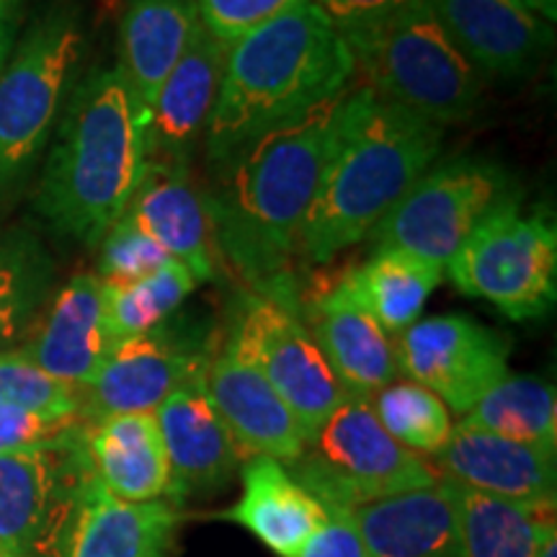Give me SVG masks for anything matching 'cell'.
<instances>
[{
	"label": "cell",
	"mask_w": 557,
	"mask_h": 557,
	"mask_svg": "<svg viewBox=\"0 0 557 557\" xmlns=\"http://www.w3.org/2000/svg\"><path fill=\"white\" fill-rule=\"evenodd\" d=\"M111 348L103 282L96 274H75L18 351L52 380L81 393L99 374Z\"/></svg>",
	"instance_id": "cell-19"
},
{
	"label": "cell",
	"mask_w": 557,
	"mask_h": 557,
	"mask_svg": "<svg viewBox=\"0 0 557 557\" xmlns=\"http://www.w3.org/2000/svg\"><path fill=\"white\" fill-rule=\"evenodd\" d=\"M122 218L145 230L173 261L184 263L199 284L214 282L222 274L225 261L220 256L218 233L189 163L148 160Z\"/></svg>",
	"instance_id": "cell-16"
},
{
	"label": "cell",
	"mask_w": 557,
	"mask_h": 557,
	"mask_svg": "<svg viewBox=\"0 0 557 557\" xmlns=\"http://www.w3.org/2000/svg\"><path fill=\"white\" fill-rule=\"evenodd\" d=\"M308 0H197L201 29L230 47L267 21Z\"/></svg>",
	"instance_id": "cell-35"
},
{
	"label": "cell",
	"mask_w": 557,
	"mask_h": 557,
	"mask_svg": "<svg viewBox=\"0 0 557 557\" xmlns=\"http://www.w3.org/2000/svg\"><path fill=\"white\" fill-rule=\"evenodd\" d=\"M364 90L361 83H348L315 109L256 137L212 169V186L205 191L222 261L256 295L295 312L302 292L295 259L302 256L305 220Z\"/></svg>",
	"instance_id": "cell-1"
},
{
	"label": "cell",
	"mask_w": 557,
	"mask_h": 557,
	"mask_svg": "<svg viewBox=\"0 0 557 557\" xmlns=\"http://www.w3.org/2000/svg\"><path fill=\"white\" fill-rule=\"evenodd\" d=\"M21 16V0H0V70L9 62L16 39V26Z\"/></svg>",
	"instance_id": "cell-39"
},
{
	"label": "cell",
	"mask_w": 557,
	"mask_h": 557,
	"mask_svg": "<svg viewBox=\"0 0 557 557\" xmlns=\"http://www.w3.org/2000/svg\"><path fill=\"white\" fill-rule=\"evenodd\" d=\"M218 338L201 318L176 312L152 331L114 344L99 374L81 389L83 421L156 413L171 393L205 377Z\"/></svg>",
	"instance_id": "cell-11"
},
{
	"label": "cell",
	"mask_w": 557,
	"mask_h": 557,
	"mask_svg": "<svg viewBox=\"0 0 557 557\" xmlns=\"http://www.w3.org/2000/svg\"><path fill=\"white\" fill-rule=\"evenodd\" d=\"M99 276L103 284H132L156 274L173 259L135 222L120 218L101 238Z\"/></svg>",
	"instance_id": "cell-34"
},
{
	"label": "cell",
	"mask_w": 557,
	"mask_h": 557,
	"mask_svg": "<svg viewBox=\"0 0 557 557\" xmlns=\"http://www.w3.org/2000/svg\"><path fill=\"white\" fill-rule=\"evenodd\" d=\"M199 29L197 0H124L116 70L145 114Z\"/></svg>",
	"instance_id": "cell-26"
},
{
	"label": "cell",
	"mask_w": 557,
	"mask_h": 557,
	"mask_svg": "<svg viewBox=\"0 0 557 557\" xmlns=\"http://www.w3.org/2000/svg\"><path fill=\"white\" fill-rule=\"evenodd\" d=\"M438 485L455 506L465 557H534L540 521L555 506L500 500L451 478H438Z\"/></svg>",
	"instance_id": "cell-28"
},
{
	"label": "cell",
	"mask_w": 557,
	"mask_h": 557,
	"mask_svg": "<svg viewBox=\"0 0 557 557\" xmlns=\"http://www.w3.org/2000/svg\"><path fill=\"white\" fill-rule=\"evenodd\" d=\"M351 75V52L315 0L248 32L227 47L205 135L209 169L336 96Z\"/></svg>",
	"instance_id": "cell-3"
},
{
	"label": "cell",
	"mask_w": 557,
	"mask_h": 557,
	"mask_svg": "<svg viewBox=\"0 0 557 557\" xmlns=\"http://www.w3.org/2000/svg\"><path fill=\"white\" fill-rule=\"evenodd\" d=\"M143 103L116 67L70 88L34 207L54 233L99 246L122 218L148 169Z\"/></svg>",
	"instance_id": "cell-2"
},
{
	"label": "cell",
	"mask_w": 557,
	"mask_h": 557,
	"mask_svg": "<svg viewBox=\"0 0 557 557\" xmlns=\"http://www.w3.org/2000/svg\"><path fill=\"white\" fill-rule=\"evenodd\" d=\"M429 5L480 78H527L553 45L547 21L517 0H429Z\"/></svg>",
	"instance_id": "cell-18"
},
{
	"label": "cell",
	"mask_w": 557,
	"mask_h": 557,
	"mask_svg": "<svg viewBox=\"0 0 557 557\" xmlns=\"http://www.w3.org/2000/svg\"><path fill=\"white\" fill-rule=\"evenodd\" d=\"M222 336L259 369L278 398L287 403L308 442L344 403V387L310 331L287 305L250 292L235 305Z\"/></svg>",
	"instance_id": "cell-12"
},
{
	"label": "cell",
	"mask_w": 557,
	"mask_h": 557,
	"mask_svg": "<svg viewBox=\"0 0 557 557\" xmlns=\"http://www.w3.org/2000/svg\"><path fill=\"white\" fill-rule=\"evenodd\" d=\"M83 423V418H54L37 410L0 408V455H16L60 442Z\"/></svg>",
	"instance_id": "cell-36"
},
{
	"label": "cell",
	"mask_w": 557,
	"mask_h": 557,
	"mask_svg": "<svg viewBox=\"0 0 557 557\" xmlns=\"http://www.w3.org/2000/svg\"><path fill=\"white\" fill-rule=\"evenodd\" d=\"M359 73L380 101L421 116L436 127L470 120L483 78L442 29L429 0L377 29L346 41Z\"/></svg>",
	"instance_id": "cell-5"
},
{
	"label": "cell",
	"mask_w": 557,
	"mask_h": 557,
	"mask_svg": "<svg viewBox=\"0 0 557 557\" xmlns=\"http://www.w3.org/2000/svg\"><path fill=\"white\" fill-rule=\"evenodd\" d=\"M431 468L438 478H451L485 496L527 506H555V455L462 421L455 423L449 442L434 455Z\"/></svg>",
	"instance_id": "cell-20"
},
{
	"label": "cell",
	"mask_w": 557,
	"mask_h": 557,
	"mask_svg": "<svg viewBox=\"0 0 557 557\" xmlns=\"http://www.w3.org/2000/svg\"><path fill=\"white\" fill-rule=\"evenodd\" d=\"M400 374L462 418L508 374V338L462 312L416 320L393 338Z\"/></svg>",
	"instance_id": "cell-13"
},
{
	"label": "cell",
	"mask_w": 557,
	"mask_h": 557,
	"mask_svg": "<svg viewBox=\"0 0 557 557\" xmlns=\"http://www.w3.org/2000/svg\"><path fill=\"white\" fill-rule=\"evenodd\" d=\"M181 517V508L169 500L127 504L90 478L65 557H173Z\"/></svg>",
	"instance_id": "cell-23"
},
{
	"label": "cell",
	"mask_w": 557,
	"mask_h": 557,
	"mask_svg": "<svg viewBox=\"0 0 557 557\" xmlns=\"http://www.w3.org/2000/svg\"><path fill=\"white\" fill-rule=\"evenodd\" d=\"M344 41L377 29L421 0H315Z\"/></svg>",
	"instance_id": "cell-37"
},
{
	"label": "cell",
	"mask_w": 557,
	"mask_h": 557,
	"mask_svg": "<svg viewBox=\"0 0 557 557\" xmlns=\"http://www.w3.org/2000/svg\"><path fill=\"white\" fill-rule=\"evenodd\" d=\"M227 47L199 29L197 37L176 62L169 78L158 88L145 120L148 160L189 163L194 148L207 135L218 103Z\"/></svg>",
	"instance_id": "cell-21"
},
{
	"label": "cell",
	"mask_w": 557,
	"mask_h": 557,
	"mask_svg": "<svg viewBox=\"0 0 557 557\" xmlns=\"http://www.w3.org/2000/svg\"><path fill=\"white\" fill-rule=\"evenodd\" d=\"M156 418L171 468L163 500L171 506L181 508L220 493L248 459L209 398L205 377L171 393L160 403Z\"/></svg>",
	"instance_id": "cell-14"
},
{
	"label": "cell",
	"mask_w": 557,
	"mask_h": 557,
	"mask_svg": "<svg viewBox=\"0 0 557 557\" xmlns=\"http://www.w3.org/2000/svg\"><path fill=\"white\" fill-rule=\"evenodd\" d=\"M344 284L387 336H400L426 308L444 269L403 250H372L361 267L346 269Z\"/></svg>",
	"instance_id": "cell-27"
},
{
	"label": "cell",
	"mask_w": 557,
	"mask_h": 557,
	"mask_svg": "<svg viewBox=\"0 0 557 557\" xmlns=\"http://www.w3.org/2000/svg\"><path fill=\"white\" fill-rule=\"evenodd\" d=\"M468 297L511 320L542 318L557 297V233L545 212H524L521 197L493 209L447 263Z\"/></svg>",
	"instance_id": "cell-9"
},
{
	"label": "cell",
	"mask_w": 557,
	"mask_h": 557,
	"mask_svg": "<svg viewBox=\"0 0 557 557\" xmlns=\"http://www.w3.org/2000/svg\"><path fill=\"white\" fill-rule=\"evenodd\" d=\"M199 287L197 276L184 263L171 261L156 274L132 284H103L107 323L114 344L148 333L176 315L181 305Z\"/></svg>",
	"instance_id": "cell-31"
},
{
	"label": "cell",
	"mask_w": 557,
	"mask_h": 557,
	"mask_svg": "<svg viewBox=\"0 0 557 557\" xmlns=\"http://www.w3.org/2000/svg\"><path fill=\"white\" fill-rule=\"evenodd\" d=\"M459 421L547 455L557 451L555 387L532 374L508 372Z\"/></svg>",
	"instance_id": "cell-30"
},
{
	"label": "cell",
	"mask_w": 557,
	"mask_h": 557,
	"mask_svg": "<svg viewBox=\"0 0 557 557\" xmlns=\"http://www.w3.org/2000/svg\"><path fill=\"white\" fill-rule=\"evenodd\" d=\"M519 197L517 181L496 160H434L369 233V240L374 250H403L444 269L493 209Z\"/></svg>",
	"instance_id": "cell-8"
},
{
	"label": "cell",
	"mask_w": 557,
	"mask_h": 557,
	"mask_svg": "<svg viewBox=\"0 0 557 557\" xmlns=\"http://www.w3.org/2000/svg\"><path fill=\"white\" fill-rule=\"evenodd\" d=\"M534 557H557V521H555V511L545 513V519L540 521L537 545H534Z\"/></svg>",
	"instance_id": "cell-40"
},
{
	"label": "cell",
	"mask_w": 557,
	"mask_h": 557,
	"mask_svg": "<svg viewBox=\"0 0 557 557\" xmlns=\"http://www.w3.org/2000/svg\"><path fill=\"white\" fill-rule=\"evenodd\" d=\"M86 451L94 478L114 498L150 504L169 491V455L156 413H120L86 421Z\"/></svg>",
	"instance_id": "cell-24"
},
{
	"label": "cell",
	"mask_w": 557,
	"mask_h": 557,
	"mask_svg": "<svg viewBox=\"0 0 557 557\" xmlns=\"http://www.w3.org/2000/svg\"><path fill=\"white\" fill-rule=\"evenodd\" d=\"M83 50L73 5H54L34 21L0 70V207L24 191L58 127Z\"/></svg>",
	"instance_id": "cell-6"
},
{
	"label": "cell",
	"mask_w": 557,
	"mask_h": 557,
	"mask_svg": "<svg viewBox=\"0 0 557 557\" xmlns=\"http://www.w3.org/2000/svg\"><path fill=\"white\" fill-rule=\"evenodd\" d=\"M367 88V86H364ZM444 129L364 90L357 116L320 178L299 253L329 263L367 240L442 152Z\"/></svg>",
	"instance_id": "cell-4"
},
{
	"label": "cell",
	"mask_w": 557,
	"mask_h": 557,
	"mask_svg": "<svg viewBox=\"0 0 557 557\" xmlns=\"http://www.w3.org/2000/svg\"><path fill=\"white\" fill-rule=\"evenodd\" d=\"M351 513L367 557H465L455 506L438 480Z\"/></svg>",
	"instance_id": "cell-25"
},
{
	"label": "cell",
	"mask_w": 557,
	"mask_h": 557,
	"mask_svg": "<svg viewBox=\"0 0 557 557\" xmlns=\"http://www.w3.org/2000/svg\"><path fill=\"white\" fill-rule=\"evenodd\" d=\"M0 408L37 410L54 418H83L78 389L52 380L18 348L0 351Z\"/></svg>",
	"instance_id": "cell-33"
},
{
	"label": "cell",
	"mask_w": 557,
	"mask_h": 557,
	"mask_svg": "<svg viewBox=\"0 0 557 557\" xmlns=\"http://www.w3.org/2000/svg\"><path fill=\"white\" fill-rule=\"evenodd\" d=\"M325 508H354L418 487L436 485V470L421 455L400 447L372 413L369 400L346 395L329 421L284 465Z\"/></svg>",
	"instance_id": "cell-7"
},
{
	"label": "cell",
	"mask_w": 557,
	"mask_h": 557,
	"mask_svg": "<svg viewBox=\"0 0 557 557\" xmlns=\"http://www.w3.org/2000/svg\"><path fill=\"white\" fill-rule=\"evenodd\" d=\"M243 493L214 519L248 529L271 553L299 557L323 529L329 511L276 459L253 455L240 465Z\"/></svg>",
	"instance_id": "cell-22"
},
{
	"label": "cell",
	"mask_w": 557,
	"mask_h": 557,
	"mask_svg": "<svg viewBox=\"0 0 557 557\" xmlns=\"http://www.w3.org/2000/svg\"><path fill=\"white\" fill-rule=\"evenodd\" d=\"M521 9L532 13L542 21H555L557 18V0H517Z\"/></svg>",
	"instance_id": "cell-41"
},
{
	"label": "cell",
	"mask_w": 557,
	"mask_h": 557,
	"mask_svg": "<svg viewBox=\"0 0 557 557\" xmlns=\"http://www.w3.org/2000/svg\"><path fill=\"white\" fill-rule=\"evenodd\" d=\"M297 312L346 395L372 400L374 393L400 380L393 336L348 295L341 274L299 292Z\"/></svg>",
	"instance_id": "cell-15"
},
{
	"label": "cell",
	"mask_w": 557,
	"mask_h": 557,
	"mask_svg": "<svg viewBox=\"0 0 557 557\" xmlns=\"http://www.w3.org/2000/svg\"><path fill=\"white\" fill-rule=\"evenodd\" d=\"M329 519L320 532L308 542L299 557H367L359 527L348 508H325Z\"/></svg>",
	"instance_id": "cell-38"
},
{
	"label": "cell",
	"mask_w": 557,
	"mask_h": 557,
	"mask_svg": "<svg viewBox=\"0 0 557 557\" xmlns=\"http://www.w3.org/2000/svg\"><path fill=\"white\" fill-rule=\"evenodd\" d=\"M205 387L243 455L289 465L305 451L302 429L267 377L225 336L205 369Z\"/></svg>",
	"instance_id": "cell-17"
},
{
	"label": "cell",
	"mask_w": 557,
	"mask_h": 557,
	"mask_svg": "<svg viewBox=\"0 0 557 557\" xmlns=\"http://www.w3.org/2000/svg\"><path fill=\"white\" fill-rule=\"evenodd\" d=\"M380 426L387 431L400 447L421 457H434L449 442L451 421L449 408L426 387L410 380H395L369 400Z\"/></svg>",
	"instance_id": "cell-32"
},
{
	"label": "cell",
	"mask_w": 557,
	"mask_h": 557,
	"mask_svg": "<svg viewBox=\"0 0 557 557\" xmlns=\"http://www.w3.org/2000/svg\"><path fill=\"white\" fill-rule=\"evenodd\" d=\"M54 287V261L26 227L0 233V351L26 341Z\"/></svg>",
	"instance_id": "cell-29"
},
{
	"label": "cell",
	"mask_w": 557,
	"mask_h": 557,
	"mask_svg": "<svg viewBox=\"0 0 557 557\" xmlns=\"http://www.w3.org/2000/svg\"><path fill=\"white\" fill-rule=\"evenodd\" d=\"M94 478L86 423L60 442L0 455V549L5 557H65Z\"/></svg>",
	"instance_id": "cell-10"
}]
</instances>
